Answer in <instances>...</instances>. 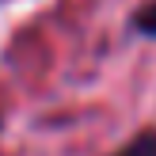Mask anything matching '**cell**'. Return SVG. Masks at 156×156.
<instances>
[{"instance_id": "cell-1", "label": "cell", "mask_w": 156, "mask_h": 156, "mask_svg": "<svg viewBox=\"0 0 156 156\" xmlns=\"http://www.w3.org/2000/svg\"><path fill=\"white\" fill-rule=\"evenodd\" d=\"M111 156H156V126L141 129L133 141H126L118 152H111Z\"/></svg>"}, {"instance_id": "cell-2", "label": "cell", "mask_w": 156, "mask_h": 156, "mask_svg": "<svg viewBox=\"0 0 156 156\" xmlns=\"http://www.w3.org/2000/svg\"><path fill=\"white\" fill-rule=\"evenodd\" d=\"M133 30H137V34H145V38H156V0H149V4L137 8V15H133Z\"/></svg>"}]
</instances>
